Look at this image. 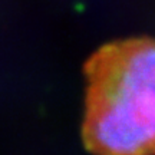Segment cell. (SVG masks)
<instances>
[{
  "instance_id": "cell-1",
  "label": "cell",
  "mask_w": 155,
  "mask_h": 155,
  "mask_svg": "<svg viewBox=\"0 0 155 155\" xmlns=\"http://www.w3.org/2000/svg\"><path fill=\"white\" fill-rule=\"evenodd\" d=\"M82 139L94 155H155V39L101 46L85 65Z\"/></svg>"
}]
</instances>
